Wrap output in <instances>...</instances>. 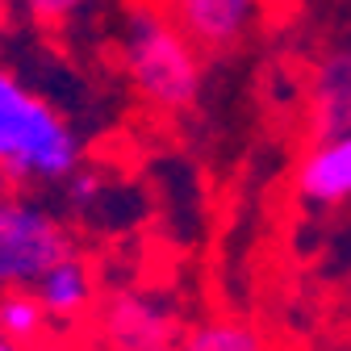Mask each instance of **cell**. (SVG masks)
I'll return each mask as SVG.
<instances>
[{
  "label": "cell",
  "instance_id": "1",
  "mask_svg": "<svg viewBox=\"0 0 351 351\" xmlns=\"http://www.w3.org/2000/svg\"><path fill=\"white\" fill-rule=\"evenodd\" d=\"M117 55L130 88L159 113H184L201 93V47L155 0H125Z\"/></svg>",
  "mask_w": 351,
  "mask_h": 351
},
{
  "label": "cell",
  "instance_id": "2",
  "mask_svg": "<svg viewBox=\"0 0 351 351\" xmlns=\"http://www.w3.org/2000/svg\"><path fill=\"white\" fill-rule=\"evenodd\" d=\"M84 143L71 121L0 63V167L17 184H55L80 167Z\"/></svg>",
  "mask_w": 351,
  "mask_h": 351
},
{
  "label": "cell",
  "instance_id": "3",
  "mask_svg": "<svg viewBox=\"0 0 351 351\" xmlns=\"http://www.w3.org/2000/svg\"><path fill=\"white\" fill-rule=\"evenodd\" d=\"M71 251L75 239L59 213L29 197H0V289H34Z\"/></svg>",
  "mask_w": 351,
  "mask_h": 351
},
{
  "label": "cell",
  "instance_id": "4",
  "mask_svg": "<svg viewBox=\"0 0 351 351\" xmlns=\"http://www.w3.org/2000/svg\"><path fill=\"white\" fill-rule=\"evenodd\" d=\"M97 330L109 351H176L184 339L180 314L143 289L109 293L97 310Z\"/></svg>",
  "mask_w": 351,
  "mask_h": 351
},
{
  "label": "cell",
  "instance_id": "5",
  "mask_svg": "<svg viewBox=\"0 0 351 351\" xmlns=\"http://www.w3.org/2000/svg\"><path fill=\"white\" fill-rule=\"evenodd\" d=\"M205 55H226L251 34L259 0H155Z\"/></svg>",
  "mask_w": 351,
  "mask_h": 351
},
{
  "label": "cell",
  "instance_id": "6",
  "mask_svg": "<svg viewBox=\"0 0 351 351\" xmlns=\"http://www.w3.org/2000/svg\"><path fill=\"white\" fill-rule=\"evenodd\" d=\"M297 197L318 209H339L351 201V130L314 138L297 163Z\"/></svg>",
  "mask_w": 351,
  "mask_h": 351
},
{
  "label": "cell",
  "instance_id": "7",
  "mask_svg": "<svg viewBox=\"0 0 351 351\" xmlns=\"http://www.w3.org/2000/svg\"><path fill=\"white\" fill-rule=\"evenodd\" d=\"M310 130L314 138L351 130V47H335L318 59L310 80Z\"/></svg>",
  "mask_w": 351,
  "mask_h": 351
},
{
  "label": "cell",
  "instance_id": "8",
  "mask_svg": "<svg viewBox=\"0 0 351 351\" xmlns=\"http://www.w3.org/2000/svg\"><path fill=\"white\" fill-rule=\"evenodd\" d=\"M34 293L42 297V305L51 310L55 322H75V318H84L97 305L93 263H88L80 251H71V255H63L55 263V268H47V276L34 285Z\"/></svg>",
  "mask_w": 351,
  "mask_h": 351
},
{
  "label": "cell",
  "instance_id": "9",
  "mask_svg": "<svg viewBox=\"0 0 351 351\" xmlns=\"http://www.w3.org/2000/svg\"><path fill=\"white\" fill-rule=\"evenodd\" d=\"M0 335L9 343L38 351L51 335V310L34 289H0Z\"/></svg>",
  "mask_w": 351,
  "mask_h": 351
},
{
  "label": "cell",
  "instance_id": "10",
  "mask_svg": "<svg viewBox=\"0 0 351 351\" xmlns=\"http://www.w3.org/2000/svg\"><path fill=\"white\" fill-rule=\"evenodd\" d=\"M176 351H272L263 330L247 318H209L193 326Z\"/></svg>",
  "mask_w": 351,
  "mask_h": 351
},
{
  "label": "cell",
  "instance_id": "11",
  "mask_svg": "<svg viewBox=\"0 0 351 351\" xmlns=\"http://www.w3.org/2000/svg\"><path fill=\"white\" fill-rule=\"evenodd\" d=\"M88 5H93V0H21L25 17H29V21H38V25H47V29L75 21Z\"/></svg>",
  "mask_w": 351,
  "mask_h": 351
},
{
  "label": "cell",
  "instance_id": "12",
  "mask_svg": "<svg viewBox=\"0 0 351 351\" xmlns=\"http://www.w3.org/2000/svg\"><path fill=\"white\" fill-rule=\"evenodd\" d=\"M105 197V180L97 171H84V167H75L71 176H67V205L75 209V213H88L97 201Z\"/></svg>",
  "mask_w": 351,
  "mask_h": 351
},
{
  "label": "cell",
  "instance_id": "13",
  "mask_svg": "<svg viewBox=\"0 0 351 351\" xmlns=\"http://www.w3.org/2000/svg\"><path fill=\"white\" fill-rule=\"evenodd\" d=\"M13 184H17V180H13L5 167H0V197H9V193H13Z\"/></svg>",
  "mask_w": 351,
  "mask_h": 351
},
{
  "label": "cell",
  "instance_id": "14",
  "mask_svg": "<svg viewBox=\"0 0 351 351\" xmlns=\"http://www.w3.org/2000/svg\"><path fill=\"white\" fill-rule=\"evenodd\" d=\"M0 351H25V347H17V343H9L5 335H0Z\"/></svg>",
  "mask_w": 351,
  "mask_h": 351
}]
</instances>
